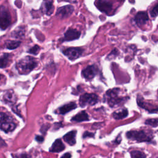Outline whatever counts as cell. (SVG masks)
I'll list each match as a JSON object with an SVG mask.
<instances>
[{
    "label": "cell",
    "instance_id": "1",
    "mask_svg": "<svg viewBox=\"0 0 158 158\" xmlns=\"http://www.w3.org/2000/svg\"><path fill=\"white\" fill-rule=\"evenodd\" d=\"M38 65L36 59L31 56H26L20 59L16 64V69L22 75H27Z\"/></svg>",
    "mask_w": 158,
    "mask_h": 158
},
{
    "label": "cell",
    "instance_id": "2",
    "mask_svg": "<svg viewBox=\"0 0 158 158\" xmlns=\"http://www.w3.org/2000/svg\"><path fill=\"white\" fill-rule=\"evenodd\" d=\"M120 91V88H113L108 90L105 95V99L108 101V104L110 107H115L127 101V98H118L117 94Z\"/></svg>",
    "mask_w": 158,
    "mask_h": 158
},
{
    "label": "cell",
    "instance_id": "3",
    "mask_svg": "<svg viewBox=\"0 0 158 158\" xmlns=\"http://www.w3.org/2000/svg\"><path fill=\"white\" fill-rule=\"evenodd\" d=\"M126 136L128 139H130L131 140H135L138 142H143V141L149 142L152 138V137L151 136L148 135L143 130L130 131L127 133Z\"/></svg>",
    "mask_w": 158,
    "mask_h": 158
},
{
    "label": "cell",
    "instance_id": "4",
    "mask_svg": "<svg viewBox=\"0 0 158 158\" xmlns=\"http://www.w3.org/2000/svg\"><path fill=\"white\" fill-rule=\"evenodd\" d=\"M16 124L13 122L12 118L8 115L1 113V129L6 133H9L14 130Z\"/></svg>",
    "mask_w": 158,
    "mask_h": 158
},
{
    "label": "cell",
    "instance_id": "5",
    "mask_svg": "<svg viewBox=\"0 0 158 158\" xmlns=\"http://www.w3.org/2000/svg\"><path fill=\"white\" fill-rule=\"evenodd\" d=\"M99 101L98 96L94 93H85L80 96L79 104L81 107H85L87 105H94Z\"/></svg>",
    "mask_w": 158,
    "mask_h": 158
},
{
    "label": "cell",
    "instance_id": "6",
    "mask_svg": "<svg viewBox=\"0 0 158 158\" xmlns=\"http://www.w3.org/2000/svg\"><path fill=\"white\" fill-rule=\"evenodd\" d=\"M10 23V16L8 10L3 6L1 9V15H0V25L1 29L4 30L6 29Z\"/></svg>",
    "mask_w": 158,
    "mask_h": 158
},
{
    "label": "cell",
    "instance_id": "7",
    "mask_svg": "<svg viewBox=\"0 0 158 158\" xmlns=\"http://www.w3.org/2000/svg\"><path fill=\"white\" fill-rule=\"evenodd\" d=\"M83 52V49L80 48H69L63 51L64 54L70 60H73L80 57Z\"/></svg>",
    "mask_w": 158,
    "mask_h": 158
},
{
    "label": "cell",
    "instance_id": "8",
    "mask_svg": "<svg viewBox=\"0 0 158 158\" xmlns=\"http://www.w3.org/2000/svg\"><path fill=\"white\" fill-rule=\"evenodd\" d=\"M95 4L101 12L109 14L112 9V4L108 0H96Z\"/></svg>",
    "mask_w": 158,
    "mask_h": 158
},
{
    "label": "cell",
    "instance_id": "9",
    "mask_svg": "<svg viewBox=\"0 0 158 158\" xmlns=\"http://www.w3.org/2000/svg\"><path fill=\"white\" fill-rule=\"evenodd\" d=\"M98 72V68L96 66L92 65L86 67L82 70V76L87 80H92L96 75Z\"/></svg>",
    "mask_w": 158,
    "mask_h": 158
},
{
    "label": "cell",
    "instance_id": "10",
    "mask_svg": "<svg viewBox=\"0 0 158 158\" xmlns=\"http://www.w3.org/2000/svg\"><path fill=\"white\" fill-rule=\"evenodd\" d=\"M74 9L72 6L67 5L61 7H59L57 12L56 15L60 19H64L70 16L73 12Z\"/></svg>",
    "mask_w": 158,
    "mask_h": 158
},
{
    "label": "cell",
    "instance_id": "11",
    "mask_svg": "<svg viewBox=\"0 0 158 158\" xmlns=\"http://www.w3.org/2000/svg\"><path fill=\"white\" fill-rule=\"evenodd\" d=\"M80 34L81 33L79 31L75 29L70 28L64 33V38L60 40L62 41H70L75 40L79 38Z\"/></svg>",
    "mask_w": 158,
    "mask_h": 158
},
{
    "label": "cell",
    "instance_id": "12",
    "mask_svg": "<svg viewBox=\"0 0 158 158\" xmlns=\"http://www.w3.org/2000/svg\"><path fill=\"white\" fill-rule=\"evenodd\" d=\"M149 20L148 15L146 12H139L135 17V21L138 26L144 25Z\"/></svg>",
    "mask_w": 158,
    "mask_h": 158
},
{
    "label": "cell",
    "instance_id": "13",
    "mask_svg": "<svg viewBox=\"0 0 158 158\" xmlns=\"http://www.w3.org/2000/svg\"><path fill=\"white\" fill-rule=\"evenodd\" d=\"M77 107V106L75 102H70L69 103H67V104L60 107L58 109V113L60 114L64 115V114H65L66 113L75 109Z\"/></svg>",
    "mask_w": 158,
    "mask_h": 158
},
{
    "label": "cell",
    "instance_id": "14",
    "mask_svg": "<svg viewBox=\"0 0 158 158\" xmlns=\"http://www.w3.org/2000/svg\"><path fill=\"white\" fill-rule=\"evenodd\" d=\"M76 135H77V131L72 130L68 132L67 134H65L63 136V138L64 141L66 143H67L69 145L73 146L76 143Z\"/></svg>",
    "mask_w": 158,
    "mask_h": 158
},
{
    "label": "cell",
    "instance_id": "15",
    "mask_svg": "<svg viewBox=\"0 0 158 158\" xmlns=\"http://www.w3.org/2000/svg\"><path fill=\"white\" fill-rule=\"evenodd\" d=\"M41 7L44 14L48 15H50L54 10L52 0H44Z\"/></svg>",
    "mask_w": 158,
    "mask_h": 158
},
{
    "label": "cell",
    "instance_id": "16",
    "mask_svg": "<svg viewBox=\"0 0 158 158\" xmlns=\"http://www.w3.org/2000/svg\"><path fill=\"white\" fill-rule=\"evenodd\" d=\"M65 149V146L60 139H57L51 147L49 151L51 152H59Z\"/></svg>",
    "mask_w": 158,
    "mask_h": 158
},
{
    "label": "cell",
    "instance_id": "17",
    "mask_svg": "<svg viewBox=\"0 0 158 158\" xmlns=\"http://www.w3.org/2000/svg\"><path fill=\"white\" fill-rule=\"evenodd\" d=\"M72 121L77 122H81L83 121H87L89 120V116L85 110H82L73 117L71 119Z\"/></svg>",
    "mask_w": 158,
    "mask_h": 158
},
{
    "label": "cell",
    "instance_id": "18",
    "mask_svg": "<svg viewBox=\"0 0 158 158\" xmlns=\"http://www.w3.org/2000/svg\"><path fill=\"white\" fill-rule=\"evenodd\" d=\"M3 98L6 102L11 104L15 103L17 100L16 96L12 90H8L6 91V93L4 94Z\"/></svg>",
    "mask_w": 158,
    "mask_h": 158
},
{
    "label": "cell",
    "instance_id": "19",
    "mask_svg": "<svg viewBox=\"0 0 158 158\" xmlns=\"http://www.w3.org/2000/svg\"><path fill=\"white\" fill-rule=\"evenodd\" d=\"M128 115V110L127 109H122L117 110L112 113V117L117 120L122 119Z\"/></svg>",
    "mask_w": 158,
    "mask_h": 158
},
{
    "label": "cell",
    "instance_id": "20",
    "mask_svg": "<svg viewBox=\"0 0 158 158\" xmlns=\"http://www.w3.org/2000/svg\"><path fill=\"white\" fill-rule=\"evenodd\" d=\"M20 43H21V42L20 41L7 40L4 43V46L7 49H15L20 46Z\"/></svg>",
    "mask_w": 158,
    "mask_h": 158
},
{
    "label": "cell",
    "instance_id": "21",
    "mask_svg": "<svg viewBox=\"0 0 158 158\" xmlns=\"http://www.w3.org/2000/svg\"><path fill=\"white\" fill-rule=\"evenodd\" d=\"M24 35H25V30L22 27L17 28L12 33V36L15 38H22V36H24Z\"/></svg>",
    "mask_w": 158,
    "mask_h": 158
},
{
    "label": "cell",
    "instance_id": "22",
    "mask_svg": "<svg viewBox=\"0 0 158 158\" xmlns=\"http://www.w3.org/2000/svg\"><path fill=\"white\" fill-rule=\"evenodd\" d=\"M10 54H3L1 57V68H4L7 66L9 60Z\"/></svg>",
    "mask_w": 158,
    "mask_h": 158
},
{
    "label": "cell",
    "instance_id": "23",
    "mask_svg": "<svg viewBox=\"0 0 158 158\" xmlns=\"http://www.w3.org/2000/svg\"><path fill=\"white\" fill-rule=\"evenodd\" d=\"M144 123L152 127H156L158 126V118H149L147 119Z\"/></svg>",
    "mask_w": 158,
    "mask_h": 158
},
{
    "label": "cell",
    "instance_id": "24",
    "mask_svg": "<svg viewBox=\"0 0 158 158\" xmlns=\"http://www.w3.org/2000/svg\"><path fill=\"white\" fill-rule=\"evenodd\" d=\"M132 157H145L146 156L139 151H133L131 152Z\"/></svg>",
    "mask_w": 158,
    "mask_h": 158
},
{
    "label": "cell",
    "instance_id": "25",
    "mask_svg": "<svg viewBox=\"0 0 158 158\" xmlns=\"http://www.w3.org/2000/svg\"><path fill=\"white\" fill-rule=\"evenodd\" d=\"M150 14L152 17H156L158 16V3L151 9L150 11Z\"/></svg>",
    "mask_w": 158,
    "mask_h": 158
},
{
    "label": "cell",
    "instance_id": "26",
    "mask_svg": "<svg viewBox=\"0 0 158 158\" xmlns=\"http://www.w3.org/2000/svg\"><path fill=\"white\" fill-rule=\"evenodd\" d=\"M39 51H40V47L38 45H35L34 46L31 48L30 49V50H28V52L32 54L36 55V54H38Z\"/></svg>",
    "mask_w": 158,
    "mask_h": 158
},
{
    "label": "cell",
    "instance_id": "27",
    "mask_svg": "<svg viewBox=\"0 0 158 158\" xmlns=\"http://www.w3.org/2000/svg\"><path fill=\"white\" fill-rule=\"evenodd\" d=\"M118 51L116 49H114L107 56V58L109 59V60L113 59V58H115L117 55H118Z\"/></svg>",
    "mask_w": 158,
    "mask_h": 158
},
{
    "label": "cell",
    "instance_id": "28",
    "mask_svg": "<svg viewBox=\"0 0 158 158\" xmlns=\"http://www.w3.org/2000/svg\"><path fill=\"white\" fill-rule=\"evenodd\" d=\"M93 137L94 136V133H91V132H88V131H85L83 135V138H86V137Z\"/></svg>",
    "mask_w": 158,
    "mask_h": 158
},
{
    "label": "cell",
    "instance_id": "29",
    "mask_svg": "<svg viewBox=\"0 0 158 158\" xmlns=\"http://www.w3.org/2000/svg\"><path fill=\"white\" fill-rule=\"evenodd\" d=\"M35 139L36 141L39 142V143H42L44 141V138L42 136H40V135H37L35 137Z\"/></svg>",
    "mask_w": 158,
    "mask_h": 158
},
{
    "label": "cell",
    "instance_id": "30",
    "mask_svg": "<svg viewBox=\"0 0 158 158\" xmlns=\"http://www.w3.org/2000/svg\"><path fill=\"white\" fill-rule=\"evenodd\" d=\"M72 156L69 152H67L65 154H64L63 156H62V157H70Z\"/></svg>",
    "mask_w": 158,
    "mask_h": 158
},
{
    "label": "cell",
    "instance_id": "31",
    "mask_svg": "<svg viewBox=\"0 0 158 158\" xmlns=\"http://www.w3.org/2000/svg\"><path fill=\"white\" fill-rule=\"evenodd\" d=\"M151 113H154V112H158V107H156V108H154V109H152V110H150Z\"/></svg>",
    "mask_w": 158,
    "mask_h": 158
},
{
    "label": "cell",
    "instance_id": "32",
    "mask_svg": "<svg viewBox=\"0 0 158 158\" xmlns=\"http://www.w3.org/2000/svg\"><path fill=\"white\" fill-rule=\"evenodd\" d=\"M64 1L69 2H76L77 0H58V1Z\"/></svg>",
    "mask_w": 158,
    "mask_h": 158
}]
</instances>
